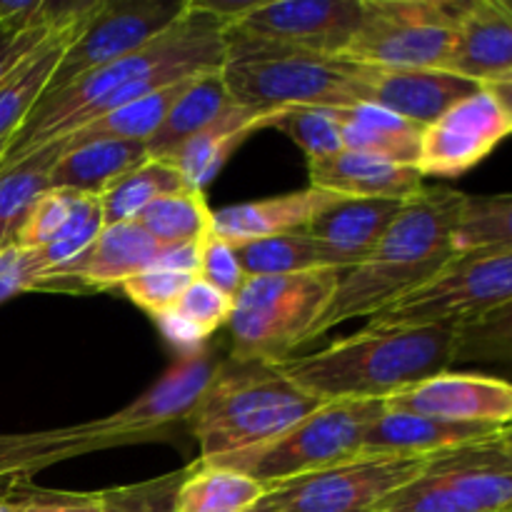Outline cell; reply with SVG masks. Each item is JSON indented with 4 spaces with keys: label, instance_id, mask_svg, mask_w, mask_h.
I'll return each instance as SVG.
<instances>
[{
    "label": "cell",
    "instance_id": "cell-45",
    "mask_svg": "<svg viewBox=\"0 0 512 512\" xmlns=\"http://www.w3.org/2000/svg\"><path fill=\"white\" fill-rule=\"evenodd\" d=\"M18 512H100V493H55L33 485L15 490Z\"/></svg>",
    "mask_w": 512,
    "mask_h": 512
},
{
    "label": "cell",
    "instance_id": "cell-28",
    "mask_svg": "<svg viewBox=\"0 0 512 512\" xmlns=\"http://www.w3.org/2000/svg\"><path fill=\"white\" fill-rule=\"evenodd\" d=\"M230 105H233V98L225 88L220 70L198 75L185 88L178 103L170 108V113L165 115L163 125L155 130L153 138L145 143L148 158L168 160L185 140H190L200 130L208 128L210 123H215Z\"/></svg>",
    "mask_w": 512,
    "mask_h": 512
},
{
    "label": "cell",
    "instance_id": "cell-52",
    "mask_svg": "<svg viewBox=\"0 0 512 512\" xmlns=\"http://www.w3.org/2000/svg\"><path fill=\"white\" fill-rule=\"evenodd\" d=\"M245 512H278V510H275L273 505H270L268 500H265V495H263V498H260L258 503L253 505V508H250V510H245Z\"/></svg>",
    "mask_w": 512,
    "mask_h": 512
},
{
    "label": "cell",
    "instance_id": "cell-47",
    "mask_svg": "<svg viewBox=\"0 0 512 512\" xmlns=\"http://www.w3.org/2000/svg\"><path fill=\"white\" fill-rule=\"evenodd\" d=\"M35 265L33 253L18 245L0 248V305L20 293L33 290Z\"/></svg>",
    "mask_w": 512,
    "mask_h": 512
},
{
    "label": "cell",
    "instance_id": "cell-42",
    "mask_svg": "<svg viewBox=\"0 0 512 512\" xmlns=\"http://www.w3.org/2000/svg\"><path fill=\"white\" fill-rule=\"evenodd\" d=\"M233 308H235L233 298H228L225 293L215 290L213 285H208L205 280L195 278L193 283L188 285V290L180 295V300L175 303L173 310L180 315V318L188 320L193 328H198L205 338H210L215 330L228 325L230 315H233Z\"/></svg>",
    "mask_w": 512,
    "mask_h": 512
},
{
    "label": "cell",
    "instance_id": "cell-41",
    "mask_svg": "<svg viewBox=\"0 0 512 512\" xmlns=\"http://www.w3.org/2000/svg\"><path fill=\"white\" fill-rule=\"evenodd\" d=\"M193 280V275L173 273V270L165 268H148L143 273L133 275L130 280H125L120 288L140 310H145V313L155 318V315L173 310L180 295L188 290Z\"/></svg>",
    "mask_w": 512,
    "mask_h": 512
},
{
    "label": "cell",
    "instance_id": "cell-31",
    "mask_svg": "<svg viewBox=\"0 0 512 512\" xmlns=\"http://www.w3.org/2000/svg\"><path fill=\"white\" fill-rule=\"evenodd\" d=\"M60 160V145H43L25 158L0 163V248L13 245L15 233L40 195L50 190V173Z\"/></svg>",
    "mask_w": 512,
    "mask_h": 512
},
{
    "label": "cell",
    "instance_id": "cell-36",
    "mask_svg": "<svg viewBox=\"0 0 512 512\" xmlns=\"http://www.w3.org/2000/svg\"><path fill=\"white\" fill-rule=\"evenodd\" d=\"M103 225L105 220L103 208H100V198L83 195L78 208H75V213L70 215L68 223L63 225V230H60L48 245H43V248L38 250H30L35 265L33 290L38 288L40 280L50 278V275L60 273V270L78 263V260L88 253L90 245L95 243V238L100 235Z\"/></svg>",
    "mask_w": 512,
    "mask_h": 512
},
{
    "label": "cell",
    "instance_id": "cell-3",
    "mask_svg": "<svg viewBox=\"0 0 512 512\" xmlns=\"http://www.w3.org/2000/svg\"><path fill=\"white\" fill-rule=\"evenodd\" d=\"M465 200L468 195L445 185H425L415 198L405 200L378 245L355 268L345 270L305 345L345 320L373 318L430 283L458 255L455 233Z\"/></svg>",
    "mask_w": 512,
    "mask_h": 512
},
{
    "label": "cell",
    "instance_id": "cell-13",
    "mask_svg": "<svg viewBox=\"0 0 512 512\" xmlns=\"http://www.w3.org/2000/svg\"><path fill=\"white\" fill-rule=\"evenodd\" d=\"M188 0H103L55 68L50 90H60L93 70L135 53L180 18Z\"/></svg>",
    "mask_w": 512,
    "mask_h": 512
},
{
    "label": "cell",
    "instance_id": "cell-48",
    "mask_svg": "<svg viewBox=\"0 0 512 512\" xmlns=\"http://www.w3.org/2000/svg\"><path fill=\"white\" fill-rule=\"evenodd\" d=\"M155 323H158L163 338L168 340V343L173 345V348L178 350L180 355H198V353H203V350H205V343H208V338H205V335L200 333L198 328H193L188 320L180 318L175 310H168V313L155 315Z\"/></svg>",
    "mask_w": 512,
    "mask_h": 512
},
{
    "label": "cell",
    "instance_id": "cell-21",
    "mask_svg": "<svg viewBox=\"0 0 512 512\" xmlns=\"http://www.w3.org/2000/svg\"><path fill=\"white\" fill-rule=\"evenodd\" d=\"M310 185L343 198L410 200L425 188L423 173L415 165L355 150H340L320 160H308Z\"/></svg>",
    "mask_w": 512,
    "mask_h": 512
},
{
    "label": "cell",
    "instance_id": "cell-40",
    "mask_svg": "<svg viewBox=\"0 0 512 512\" xmlns=\"http://www.w3.org/2000/svg\"><path fill=\"white\" fill-rule=\"evenodd\" d=\"M80 198H83L80 193L60 188H50L48 193L40 195L38 203L30 208L28 218L23 220L20 230L15 233L13 245L25 250H38L43 248V245H48L50 240L63 230V225L68 223L70 215L75 213Z\"/></svg>",
    "mask_w": 512,
    "mask_h": 512
},
{
    "label": "cell",
    "instance_id": "cell-32",
    "mask_svg": "<svg viewBox=\"0 0 512 512\" xmlns=\"http://www.w3.org/2000/svg\"><path fill=\"white\" fill-rule=\"evenodd\" d=\"M265 493V485L238 470L195 460L180 485L175 512H245Z\"/></svg>",
    "mask_w": 512,
    "mask_h": 512
},
{
    "label": "cell",
    "instance_id": "cell-35",
    "mask_svg": "<svg viewBox=\"0 0 512 512\" xmlns=\"http://www.w3.org/2000/svg\"><path fill=\"white\" fill-rule=\"evenodd\" d=\"M135 223L153 235L160 245L205 243L213 235V210L203 190H180L150 203Z\"/></svg>",
    "mask_w": 512,
    "mask_h": 512
},
{
    "label": "cell",
    "instance_id": "cell-26",
    "mask_svg": "<svg viewBox=\"0 0 512 512\" xmlns=\"http://www.w3.org/2000/svg\"><path fill=\"white\" fill-rule=\"evenodd\" d=\"M143 160H148L145 143L95 140V143L78 145V148L65 150L58 163L53 165L50 188L100 198L115 180L138 168Z\"/></svg>",
    "mask_w": 512,
    "mask_h": 512
},
{
    "label": "cell",
    "instance_id": "cell-38",
    "mask_svg": "<svg viewBox=\"0 0 512 512\" xmlns=\"http://www.w3.org/2000/svg\"><path fill=\"white\" fill-rule=\"evenodd\" d=\"M275 128L288 135L308 160H320L343 150V128L333 108H283L265 115L260 130Z\"/></svg>",
    "mask_w": 512,
    "mask_h": 512
},
{
    "label": "cell",
    "instance_id": "cell-19",
    "mask_svg": "<svg viewBox=\"0 0 512 512\" xmlns=\"http://www.w3.org/2000/svg\"><path fill=\"white\" fill-rule=\"evenodd\" d=\"M445 70L485 85L512 75V3L478 0L465 5Z\"/></svg>",
    "mask_w": 512,
    "mask_h": 512
},
{
    "label": "cell",
    "instance_id": "cell-9",
    "mask_svg": "<svg viewBox=\"0 0 512 512\" xmlns=\"http://www.w3.org/2000/svg\"><path fill=\"white\" fill-rule=\"evenodd\" d=\"M468 3L363 0V23L343 58L393 70H445Z\"/></svg>",
    "mask_w": 512,
    "mask_h": 512
},
{
    "label": "cell",
    "instance_id": "cell-16",
    "mask_svg": "<svg viewBox=\"0 0 512 512\" xmlns=\"http://www.w3.org/2000/svg\"><path fill=\"white\" fill-rule=\"evenodd\" d=\"M165 245L150 233H145L138 223L103 225L88 253L70 268L40 280L35 290H68V293H85V290L120 288L125 280L158 263Z\"/></svg>",
    "mask_w": 512,
    "mask_h": 512
},
{
    "label": "cell",
    "instance_id": "cell-23",
    "mask_svg": "<svg viewBox=\"0 0 512 512\" xmlns=\"http://www.w3.org/2000/svg\"><path fill=\"white\" fill-rule=\"evenodd\" d=\"M403 205L405 200L333 195V200L310 220L305 235L328 245L348 268H355L378 245Z\"/></svg>",
    "mask_w": 512,
    "mask_h": 512
},
{
    "label": "cell",
    "instance_id": "cell-33",
    "mask_svg": "<svg viewBox=\"0 0 512 512\" xmlns=\"http://www.w3.org/2000/svg\"><path fill=\"white\" fill-rule=\"evenodd\" d=\"M183 175L168 163V160L148 158L125 173L123 178L115 180L103 195H100V208H103L105 225L115 223H133L150 203L165 195L188 190Z\"/></svg>",
    "mask_w": 512,
    "mask_h": 512
},
{
    "label": "cell",
    "instance_id": "cell-1",
    "mask_svg": "<svg viewBox=\"0 0 512 512\" xmlns=\"http://www.w3.org/2000/svg\"><path fill=\"white\" fill-rule=\"evenodd\" d=\"M225 28L228 20L208 3L188 0L180 18L148 45L45 93L10 140L3 163L25 158L155 90L220 70L225 65Z\"/></svg>",
    "mask_w": 512,
    "mask_h": 512
},
{
    "label": "cell",
    "instance_id": "cell-6",
    "mask_svg": "<svg viewBox=\"0 0 512 512\" xmlns=\"http://www.w3.org/2000/svg\"><path fill=\"white\" fill-rule=\"evenodd\" d=\"M223 83L233 103L275 113L283 108H353L370 103V90L355 75L350 58L300 53L228 33L225 28Z\"/></svg>",
    "mask_w": 512,
    "mask_h": 512
},
{
    "label": "cell",
    "instance_id": "cell-2",
    "mask_svg": "<svg viewBox=\"0 0 512 512\" xmlns=\"http://www.w3.org/2000/svg\"><path fill=\"white\" fill-rule=\"evenodd\" d=\"M218 368L220 360L208 348L180 355L158 383L118 413L65 428L0 435V498L33 485L30 480L50 465L98 450L173 440L188 428L190 413Z\"/></svg>",
    "mask_w": 512,
    "mask_h": 512
},
{
    "label": "cell",
    "instance_id": "cell-22",
    "mask_svg": "<svg viewBox=\"0 0 512 512\" xmlns=\"http://www.w3.org/2000/svg\"><path fill=\"white\" fill-rule=\"evenodd\" d=\"M333 195L310 185L275 198L228 205L213 213V235L230 245H240L250 240L305 233L310 220L333 200Z\"/></svg>",
    "mask_w": 512,
    "mask_h": 512
},
{
    "label": "cell",
    "instance_id": "cell-46",
    "mask_svg": "<svg viewBox=\"0 0 512 512\" xmlns=\"http://www.w3.org/2000/svg\"><path fill=\"white\" fill-rule=\"evenodd\" d=\"M53 30L58 28H48V25L8 28V25H0V83H3V80L8 78L30 53H35Z\"/></svg>",
    "mask_w": 512,
    "mask_h": 512
},
{
    "label": "cell",
    "instance_id": "cell-29",
    "mask_svg": "<svg viewBox=\"0 0 512 512\" xmlns=\"http://www.w3.org/2000/svg\"><path fill=\"white\" fill-rule=\"evenodd\" d=\"M195 78L180 80V83L168 85V88H160L155 93L145 95V98L133 100L128 105H120V108L110 110V113L100 115L93 123H88L85 128L75 130V133L65 135L58 140L60 155L70 148H78V145L95 143V140H128V143H148L155 135V130L163 125L165 115L170 113L175 103H178L180 95L185 93L190 83Z\"/></svg>",
    "mask_w": 512,
    "mask_h": 512
},
{
    "label": "cell",
    "instance_id": "cell-14",
    "mask_svg": "<svg viewBox=\"0 0 512 512\" xmlns=\"http://www.w3.org/2000/svg\"><path fill=\"white\" fill-rule=\"evenodd\" d=\"M512 128L485 88L460 100L443 118L423 130L418 170L423 178H455L483 163Z\"/></svg>",
    "mask_w": 512,
    "mask_h": 512
},
{
    "label": "cell",
    "instance_id": "cell-54",
    "mask_svg": "<svg viewBox=\"0 0 512 512\" xmlns=\"http://www.w3.org/2000/svg\"><path fill=\"white\" fill-rule=\"evenodd\" d=\"M8 148H10V140H0V163H3V158H5V153H8Z\"/></svg>",
    "mask_w": 512,
    "mask_h": 512
},
{
    "label": "cell",
    "instance_id": "cell-43",
    "mask_svg": "<svg viewBox=\"0 0 512 512\" xmlns=\"http://www.w3.org/2000/svg\"><path fill=\"white\" fill-rule=\"evenodd\" d=\"M378 512H478L470 508L468 503L450 493L448 488L430 480L428 475H420L413 483L403 485L395 490L385 503L380 505Z\"/></svg>",
    "mask_w": 512,
    "mask_h": 512
},
{
    "label": "cell",
    "instance_id": "cell-50",
    "mask_svg": "<svg viewBox=\"0 0 512 512\" xmlns=\"http://www.w3.org/2000/svg\"><path fill=\"white\" fill-rule=\"evenodd\" d=\"M483 88L493 95V100L500 105V110H503L505 118H508V123L512 128V75L510 78L490 80V83H485Z\"/></svg>",
    "mask_w": 512,
    "mask_h": 512
},
{
    "label": "cell",
    "instance_id": "cell-8",
    "mask_svg": "<svg viewBox=\"0 0 512 512\" xmlns=\"http://www.w3.org/2000/svg\"><path fill=\"white\" fill-rule=\"evenodd\" d=\"M383 410L385 400H335L260 448L203 463L238 470L268 490L360 455L365 430Z\"/></svg>",
    "mask_w": 512,
    "mask_h": 512
},
{
    "label": "cell",
    "instance_id": "cell-5",
    "mask_svg": "<svg viewBox=\"0 0 512 512\" xmlns=\"http://www.w3.org/2000/svg\"><path fill=\"white\" fill-rule=\"evenodd\" d=\"M325 405L290 383L273 365L220 363L188 420L200 445V460L260 448Z\"/></svg>",
    "mask_w": 512,
    "mask_h": 512
},
{
    "label": "cell",
    "instance_id": "cell-20",
    "mask_svg": "<svg viewBox=\"0 0 512 512\" xmlns=\"http://www.w3.org/2000/svg\"><path fill=\"white\" fill-rule=\"evenodd\" d=\"M503 430L508 428L450 423V420L385 408L383 415L373 420L365 430L360 455H418V458H430V455L445 453V450L498 438Z\"/></svg>",
    "mask_w": 512,
    "mask_h": 512
},
{
    "label": "cell",
    "instance_id": "cell-10",
    "mask_svg": "<svg viewBox=\"0 0 512 512\" xmlns=\"http://www.w3.org/2000/svg\"><path fill=\"white\" fill-rule=\"evenodd\" d=\"M512 300V250L455 255L430 283L373 315V328L460 325Z\"/></svg>",
    "mask_w": 512,
    "mask_h": 512
},
{
    "label": "cell",
    "instance_id": "cell-7",
    "mask_svg": "<svg viewBox=\"0 0 512 512\" xmlns=\"http://www.w3.org/2000/svg\"><path fill=\"white\" fill-rule=\"evenodd\" d=\"M345 270L248 278L228 325L235 363L273 365L293 358L333 298Z\"/></svg>",
    "mask_w": 512,
    "mask_h": 512
},
{
    "label": "cell",
    "instance_id": "cell-44",
    "mask_svg": "<svg viewBox=\"0 0 512 512\" xmlns=\"http://www.w3.org/2000/svg\"><path fill=\"white\" fill-rule=\"evenodd\" d=\"M200 280L213 285L215 290L225 293L228 298H238L243 285L248 283V275L240 268V260L235 248L225 240L210 235L203 245V258H200Z\"/></svg>",
    "mask_w": 512,
    "mask_h": 512
},
{
    "label": "cell",
    "instance_id": "cell-11",
    "mask_svg": "<svg viewBox=\"0 0 512 512\" xmlns=\"http://www.w3.org/2000/svg\"><path fill=\"white\" fill-rule=\"evenodd\" d=\"M428 458L355 455L345 463L268 488L278 512H378L385 498L420 478Z\"/></svg>",
    "mask_w": 512,
    "mask_h": 512
},
{
    "label": "cell",
    "instance_id": "cell-37",
    "mask_svg": "<svg viewBox=\"0 0 512 512\" xmlns=\"http://www.w3.org/2000/svg\"><path fill=\"white\" fill-rule=\"evenodd\" d=\"M455 250L458 255L512 250V193L468 195Z\"/></svg>",
    "mask_w": 512,
    "mask_h": 512
},
{
    "label": "cell",
    "instance_id": "cell-4",
    "mask_svg": "<svg viewBox=\"0 0 512 512\" xmlns=\"http://www.w3.org/2000/svg\"><path fill=\"white\" fill-rule=\"evenodd\" d=\"M458 325L373 328L335 340L310 355L273 363L290 383L323 403L388 400L400 390L453 368Z\"/></svg>",
    "mask_w": 512,
    "mask_h": 512
},
{
    "label": "cell",
    "instance_id": "cell-55",
    "mask_svg": "<svg viewBox=\"0 0 512 512\" xmlns=\"http://www.w3.org/2000/svg\"><path fill=\"white\" fill-rule=\"evenodd\" d=\"M510 512H512V510H510Z\"/></svg>",
    "mask_w": 512,
    "mask_h": 512
},
{
    "label": "cell",
    "instance_id": "cell-51",
    "mask_svg": "<svg viewBox=\"0 0 512 512\" xmlns=\"http://www.w3.org/2000/svg\"><path fill=\"white\" fill-rule=\"evenodd\" d=\"M498 443H500V448L505 450V455H508V458L512 460V428L503 430V433H500Z\"/></svg>",
    "mask_w": 512,
    "mask_h": 512
},
{
    "label": "cell",
    "instance_id": "cell-17",
    "mask_svg": "<svg viewBox=\"0 0 512 512\" xmlns=\"http://www.w3.org/2000/svg\"><path fill=\"white\" fill-rule=\"evenodd\" d=\"M355 75L368 85L370 103L410 120L423 130L443 118L460 100L483 88L450 70H393L355 63Z\"/></svg>",
    "mask_w": 512,
    "mask_h": 512
},
{
    "label": "cell",
    "instance_id": "cell-27",
    "mask_svg": "<svg viewBox=\"0 0 512 512\" xmlns=\"http://www.w3.org/2000/svg\"><path fill=\"white\" fill-rule=\"evenodd\" d=\"M335 113H338L340 128H343L345 150L380 155L393 163L418 168L423 128L373 103L340 108Z\"/></svg>",
    "mask_w": 512,
    "mask_h": 512
},
{
    "label": "cell",
    "instance_id": "cell-24",
    "mask_svg": "<svg viewBox=\"0 0 512 512\" xmlns=\"http://www.w3.org/2000/svg\"><path fill=\"white\" fill-rule=\"evenodd\" d=\"M93 15H90V18H93ZM90 18L53 30V33L43 40V45H40L35 53H30L28 58L0 83V140H13V135L18 133L20 125L25 123L30 110L35 108V103H38L45 95V90L50 88L55 68H58L60 58L65 55L68 45L78 38L80 30L88 25Z\"/></svg>",
    "mask_w": 512,
    "mask_h": 512
},
{
    "label": "cell",
    "instance_id": "cell-18",
    "mask_svg": "<svg viewBox=\"0 0 512 512\" xmlns=\"http://www.w3.org/2000/svg\"><path fill=\"white\" fill-rule=\"evenodd\" d=\"M500 438V435H498ZM498 438L430 455L423 475L478 512L512 510V460Z\"/></svg>",
    "mask_w": 512,
    "mask_h": 512
},
{
    "label": "cell",
    "instance_id": "cell-12",
    "mask_svg": "<svg viewBox=\"0 0 512 512\" xmlns=\"http://www.w3.org/2000/svg\"><path fill=\"white\" fill-rule=\"evenodd\" d=\"M228 20V33L300 53L338 58L363 23V0H273V3H208Z\"/></svg>",
    "mask_w": 512,
    "mask_h": 512
},
{
    "label": "cell",
    "instance_id": "cell-53",
    "mask_svg": "<svg viewBox=\"0 0 512 512\" xmlns=\"http://www.w3.org/2000/svg\"><path fill=\"white\" fill-rule=\"evenodd\" d=\"M0 512H18V500H15V498H0Z\"/></svg>",
    "mask_w": 512,
    "mask_h": 512
},
{
    "label": "cell",
    "instance_id": "cell-34",
    "mask_svg": "<svg viewBox=\"0 0 512 512\" xmlns=\"http://www.w3.org/2000/svg\"><path fill=\"white\" fill-rule=\"evenodd\" d=\"M453 365H473L498 373L495 378H512V300L458 325Z\"/></svg>",
    "mask_w": 512,
    "mask_h": 512
},
{
    "label": "cell",
    "instance_id": "cell-25",
    "mask_svg": "<svg viewBox=\"0 0 512 512\" xmlns=\"http://www.w3.org/2000/svg\"><path fill=\"white\" fill-rule=\"evenodd\" d=\"M268 113L245 105L233 103L215 123L200 130L190 140H185L168 158V163L185 178V183L195 190H203L235 148L248 138L253 130H260V123Z\"/></svg>",
    "mask_w": 512,
    "mask_h": 512
},
{
    "label": "cell",
    "instance_id": "cell-49",
    "mask_svg": "<svg viewBox=\"0 0 512 512\" xmlns=\"http://www.w3.org/2000/svg\"><path fill=\"white\" fill-rule=\"evenodd\" d=\"M203 245L205 243H190V245H165L163 253H160L158 263L153 268H165L173 270V273L200 275V258H203Z\"/></svg>",
    "mask_w": 512,
    "mask_h": 512
},
{
    "label": "cell",
    "instance_id": "cell-39",
    "mask_svg": "<svg viewBox=\"0 0 512 512\" xmlns=\"http://www.w3.org/2000/svg\"><path fill=\"white\" fill-rule=\"evenodd\" d=\"M188 470L190 465L143 483L100 490V512H175V500Z\"/></svg>",
    "mask_w": 512,
    "mask_h": 512
},
{
    "label": "cell",
    "instance_id": "cell-15",
    "mask_svg": "<svg viewBox=\"0 0 512 512\" xmlns=\"http://www.w3.org/2000/svg\"><path fill=\"white\" fill-rule=\"evenodd\" d=\"M388 410L428 415L450 423L512 428V383L488 373H445L415 383L385 400Z\"/></svg>",
    "mask_w": 512,
    "mask_h": 512
},
{
    "label": "cell",
    "instance_id": "cell-30",
    "mask_svg": "<svg viewBox=\"0 0 512 512\" xmlns=\"http://www.w3.org/2000/svg\"><path fill=\"white\" fill-rule=\"evenodd\" d=\"M240 260V268L248 278L263 275H298L310 270H350L348 263L335 250L305 233L278 235V238L250 240L233 245Z\"/></svg>",
    "mask_w": 512,
    "mask_h": 512
}]
</instances>
